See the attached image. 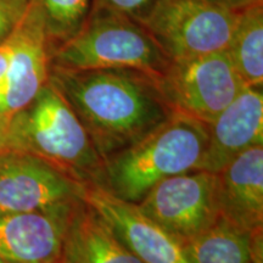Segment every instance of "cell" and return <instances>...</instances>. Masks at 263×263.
Wrapping results in <instances>:
<instances>
[{
  "instance_id": "ba28073f",
  "label": "cell",
  "mask_w": 263,
  "mask_h": 263,
  "mask_svg": "<svg viewBox=\"0 0 263 263\" xmlns=\"http://www.w3.org/2000/svg\"><path fill=\"white\" fill-rule=\"evenodd\" d=\"M84 184L37 156L8 150L0 155V215L70 211Z\"/></svg>"
},
{
  "instance_id": "e0dca14e",
  "label": "cell",
  "mask_w": 263,
  "mask_h": 263,
  "mask_svg": "<svg viewBox=\"0 0 263 263\" xmlns=\"http://www.w3.org/2000/svg\"><path fill=\"white\" fill-rule=\"evenodd\" d=\"M45 22L49 54L71 39L93 11L94 0H35Z\"/></svg>"
},
{
  "instance_id": "3957f363",
  "label": "cell",
  "mask_w": 263,
  "mask_h": 263,
  "mask_svg": "<svg viewBox=\"0 0 263 263\" xmlns=\"http://www.w3.org/2000/svg\"><path fill=\"white\" fill-rule=\"evenodd\" d=\"M9 146L47 161L81 183H97L103 168L104 161L80 118L49 81L10 117Z\"/></svg>"
},
{
  "instance_id": "603a6c76",
  "label": "cell",
  "mask_w": 263,
  "mask_h": 263,
  "mask_svg": "<svg viewBox=\"0 0 263 263\" xmlns=\"http://www.w3.org/2000/svg\"><path fill=\"white\" fill-rule=\"evenodd\" d=\"M0 263H10V262H9V261H6L5 258H3L2 256H0Z\"/></svg>"
},
{
  "instance_id": "7402d4cb",
  "label": "cell",
  "mask_w": 263,
  "mask_h": 263,
  "mask_svg": "<svg viewBox=\"0 0 263 263\" xmlns=\"http://www.w3.org/2000/svg\"><path fill=\"white\" fill-rule=\"evenodd\" d=\"M207 2L212 3L215 5L222 6V8L238 11V10L245 8L246 5L251 4V3L256 2V0H207Z\"/></svg>"
},
{
  "instance_id": "5bb4252c",
  "label": "cell",
  "mask_w": 263,
  "mask_h": 263,
  "mask_svg": "<svg viewBox=\"0 0 263 263\" xmlns=\"http://www.w3.org/2000/svg\"><path fill=\"white\" fill-rule=\"evenodd\" d=\"M59 263H143L82 199L68 215Z\"/></svg>"
},
{
  "instance_id": "6da1fadb",
  "label": "cell",
  "mask_w": 263,
  "mask_h": 263,
  "mask_svg": "<svg viewBox=\"0 0 263 263\" xmlns=\"http://www.w3.org/2000/svg\"><path fill=\"white\" fill-rule=\"evenodd\" d=\"M49 82L67 101L103 161L133 145L173 112L156 74L136 68H49Z\"/></svg>"
},
{
  "instance_id": "9a60e30c",
  "label": "cell",
  "mask_w": 263,
  "mask_h": 263,
  "mask_svg": "<svg viewBox=\"0 0 263 263\" xmlns=\"http://www.w3.org/2000/svg\"><path fill=\"white\" fill-rule=\"evenodd\" d=\"M230 61L248 87L263 83V2L256 0L238 10L227 48Z\"/></svg>"
},
{
  "instance_id": "7a4b0ae2",
  "label": "cell",
  "mask_w": 263,
  "mask_h": 263,
  "mask_svg": "<svg viewBox=\"0 0 263 263\" xmlns=\"http://www.w3.org/2000/svg\"><path fill=\"white\" fill-rule=\"evenodd\" d=\"M207 139V124L173 112L136 144L105 159L95 184L139 203L163 179L199 170Z\"/></svg>"
},
{
  "instance_id": "44dd1931",
  "label": "cell",
  "mask_w": 263,
  "mask_h": 263,
  "mask_svg": "<svg viewBox=\"0 0 263 263\" xmlns=\"http://www.w3.org/2000/svg\"><path fill=\"white\" fill-rule=\"evenodd\" d=\"M9 122H10V117H6L4 115H0V155L10 150Z\"/></svg>"
},
{
  "instance_id": "8992f818",
  "label": "cell",
  "mask_w": 263,
  "mask_h": 263,
  "mask_svg": "<svg viewBox=\"0 0 263 263\" xmlns=\"http://www.w3.org/2000/svg\"><path fill=\"white\" fill-rule=\"evenodd\" d=\"M238 11L207 0H156L140 25L171 60L227 50Z\"/></svg>"
},
{
  "instance_id": "277c9868",
  "label": "cell",
  "mask_w": 263,
  "mask_h": 263,
  "mask_svg": "<svg viewBox=\"0 0 263 263\" xmlns=\"http://www.w3.org/2000/svg\"><path fill=\"white\" fill-rule=\"evenodd\" d=\"M170 62L139 22L99 5H94L80 31L55 49L49 60L50 67L61 70L127 67L156 76Z\"/></svg>"
},
{
  "instance_id": "d6986e66",
  "label": "cell",
  "mask_w": 263,
  "mask_h": 263,
  "mask_svg": "<svg viewBox=\"0 0 263 263\" xmlns=\"http://www.w3.org/2000/svg\"><path fill=\"white\" fill-rule=\"evenodd\" d=\"M94 2L95 5L114 10L140 24L153 9L156 0H94Z\"/></svg>"
},
{
  "instance_id": "ac0fdd59",
  "label": "cell",
  "mask_w": 263,
  "mask_h": 263,
  "mask_svg": "<svg viewBox=\"0 0 263 263\" xmlns=\"http://www.w3.org/2000/svg\"><path fill=\"white\" fill-rule=\"evenodd\" d=\"M29 0H0V43L6 41L21 18Z\"/></svg>"
},
{
  "instance_id": "2e32d148",
  "label": "cell",
  "mask_w": 263,
  "mask_h": 263,
  "mask_svg": "<svg viewBox=\"0 0 263 263\" xmlns=\"http://www.w3.org/2000/svg\"><path fill=\"white\" fill-rule=\"evenodd\" d=\"M190 263H252L250 232L221 219L183 244Z\"/></svg>"
},
{
  "instance_id": "cb8c5ba5",
  "label": "cell",
  "mask_w": 263,
  "mask_h": 263,
  "mask_svg": "<svg viewBox=\"0 0 263 263\" xmlns=\"http://www.w3.org/2000/svg\"><path fill=\"white\" fill-rule=\"evenodd\" d=\"M0 115H3L2 114V99H0ZM6 117H8V116H6Z\"/></svg>"
},
{
  "instance_id": "9c48e42d",
  "label": "cell",
  "mask_w": 263,
  "mask_h": 263,
  "mask_svg": "<svg viewBox=\"0 0 263 263\" xmlns=\"http://www.w3.org/2000/svg\"><path fill=\"white\" fill-rule=\"evenodd\" d=\"M6 43L11 55L2 94V114L11 117L27 106L49 80L50 54L44 16L35 0H29L24 17Z\"/></svg>"
},
{
  "instance_id": "30bf717a",
  "label": "cell",
  "mask_w": 263,
  "mask_h": 263,
  "mask_svg": "<svg viewBox=\"0 0 263 263\" xmlns=\"http://www.w3.org/2000/svg\"><path fill=\"white\" fill-rule=\"evenodd\" d=\"M82 199L104 217L143 263H190L182 242L144 215L137 203L124 201L95 183L84 184Z\"/></svg>"
},
{
  "instance_id": "8fae6325",
  "label": "cell",
  "mask_w": 263,
  "mask_h": 263,
  "mask_svg": "<svg viewBox=\"0 0 263 263\" xmlns=\"http://www.w3.org/2000/svg\"><path fill=\"white\" fill-rule=\"evenodd\" d=\"M209 127L200 168L219 173L250 147L263 145L262 87H246Z\"/></svg>"
},
{
  "instance_id": "7c38bea8",
  "label": "cell",
  "mask_w": 263,
  "mask_h": 263,
  "mask_svg": "<svg viewBox=\"0 0 263 263\" xmlns=\"http://www.w3.org/2000/svg\"><path fill=\"white\" fill-rule=\"evenodd\" d=\"M221 219L252 232L263 227V145H256L230 161L217 173Z\"/></svg>"
},
{
  "instance_id": "4fadbf2b",
  "label": "cell",
  "mask_w": 263,
  "mask_h": 263,
  "mask_svg": "<svg viewBox=\"0 0 263 263\" xmlns=\"http://www.w3.org/2000/svg\"><path fill=\"white\" fill-rule=\"evenodd\" d=\"M72 209L0 215V256L10 263H59Z\"/></svg>"
},
{
  "instance_id": "52a82bcc",
  "label": "cell",
  "mask_w": 263,
  "mask_h": 263,
  "mask_svg": "<svg viewBox=\"0 0 263 263\" xmlns=\"http://www.w3.org/2000/svg\"><path fill=\"white\" fill-rule=\"evenodd\" d=\"M137 205L184 244L221 221L217 174L195 170L170 177L157 183Z\"/></svg>"
},
{
  "instance_id": "5b68a950",
  "label": "cell",
  "mask_w": 263,
  "mask_h": 263,
  "mask_svg": "<svg viewBox=\"0 0 263 263\" xmlns=\"http://www.w3.org/2000/svg\"><path fill=\"white\" fill-rule=\"evenodd\" d=\"M156 82L172 112L207 126L248 87L227 50L171 60L166 70L156 76Z\"/></svg>"
},
{
  "instance_id": "ffe728a7",
  "label": "cell",
  "mask_w": 263,
  "mask_h": 263,
  "mask_svg": "<svg viewBox=\"0 0 263 263\" xmlns=\"http://www.w3.org/2000/svg\"><path fill=\"white\" fill-rule=\"evenodd\" d=\"M10 55H11V51H10V47L6 41L0 43V99H2V94L5 89L6 74H8L10 65Z\"/></svg>"
}]
</instances>
